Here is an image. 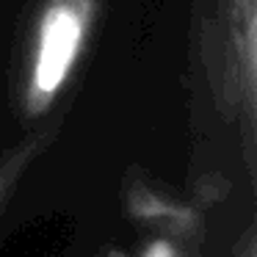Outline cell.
<instances>
[{
	"instance_id": "obj_1",
	"label": "cell",
	"mask_w": 257,
	"mask_h": 257,
	"mask_svg": "<svg viewBox=\"0 0 257 257\" xmlns=\"http://www.w3.org/2000/svg\"><path fill=\"white\" fill-rule=\"evenodd\" d=\"M97 0H47L42 6L31 39L28 72H25V105L42 113L67 89L83 58Z\"/></svg>"
},
{
	"instance_id": "obj_2",
	"label": "cell",
	"mask_w": 257,
	"mask_h": 257,
	"mask_svg": "<svg viewBox=\"0 0 257 257\" xmlns=\"http://www.w3.org/2000/svg\"><path fill=\"white\" fill-rule=\"evenodd\" d=\"M232 42H235V69L238 86L243 89V102L251 111L257 75V0H232Z\"/></svg>"
},
{
	"instance_id": "obj_3",
	"label": "cell",
	"mask_w": 257,
	"mask_h": 257,
	"mask_svg": "<svg viewBox=\"0 0 257 257\" xmlns=\"http://www.w3.org/2000/svg\"><path fill=\"white\" fill-rule=\"evenodd\" d=\"M150 257H172V251H169V249H166V246H163V243H158L155 249L150 251Z\"/></svg>"
}]
</instances>
